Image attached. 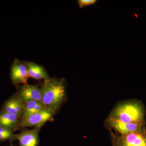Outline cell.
<instances>
[{
    "label": "cell",
    "instance_id": "1",
    "mask_svg": "<svg viewBox=\"0 0 146 146\" xmlns=\"http://www.w3.org/2000/svg\"><path fill=\"white\" fill-rule=\"evenodd\" d=\"M67 82L65 79L50 78L41 85V102L55 114L59 111L68 99Z\"/></svg>",
    "mask_w": 146,
    "mask_h": 146
},
{
    "label": "cell",
    "instance_id": "2",
    "mask_svg": "<svg viewBox=\"0 0 146 146\" xmlns=\"http://www.w3.org/2000/svg\"><path fill=\"white\" fill-rule=\"evenodd\" d=\"M146 115L145 107L143 102L129 99L117 103L108 116L123 123H146Z\"/></svg>",
    "mask_w": 146,
    "mask_h": 146
},
{
    "label": "cell",
    "instance_id": "3",
    "mask_svg": "<svg viewBox=\"0 0 146 146\" xmlns=\"http://www.w3.org/2000/svg\"><path fill=\"white\" fill-rule=\"evenodd\" d=\"M109 133L112 146H146V127L124 135L111 131Z\"/></svg>",
    "mask_w": 146,
    "mask_h": 146
},
{
    "label": "cell",
    "instance_id": "4",
    "mask_svg": "<svg viewBox=\"0 0 146 146\" xmlns=\"http://www.w3.org/2000/svg\"><path fill=\"white\" fill-rule=\"evenodd\" d=\"M55 115L52 111L46 108L27 117L20 119L17 130L26 127L41 129L47 122L52 121Z\"/></svg>",
    "mask_w": 146,
    "mask_h": 146
},
{
    "label": "cell",
    "instance_id": "5",
    "mask_svg": "<svg viewBox=\"0 0 146 146\" xmlns=\"http://www.w3.org/2000/svg\"><path fill=\"white\" fill-rule=\"evenodd\" d=\"M104 125L109 131L124 135L143 129L146 127V123H123L107 116L104 121Z\"/></svg>",
    "mask_w": 146,
    "mask_h": 146
},
{
    "label": "cell",
    "instance_id": "6",
    "mask_svg": "<svg viewBox=\"0 0 146 146\" xmlns=\"http://www.w3.org/2000/svg\"><path fill=\"white\" fill-rule=\"evenodd\" d=\"M10 78L12 84L18 86L28 84L29 78L25 61L15 58L11 65Z\"/></svg>",
    "mask_w": 146,
    "mask_h": 146
},
{
    "label": "cell",
    "instance_id": "7",
    "mask_svg": "<svg viewBox=\"0 0 146 146\" xmlns=\"http://www.w3.org/2000/svg\"><path fill=\"white\" fill-rule=\"evenodd\" d=\"M19 99L25 104L31 101H41L42 96L41 88L38 85L28 84L17 86L15 94Z\"/></svg>",
    "mask_w": 146,
    "mask_h": 146
},
{
    "label": "cell",
    "instance_id": "8",
    "mask_svg": "<svg viewBox=\"0 0 146 146\" xmlns=\"http://www.w3.org/2000/svg\"><path fill=\"white\" fill-rule=\"evenodd\" d=\"M40 129L34 128L33 129L24 130L21 133L16 134V140L18 141L19 146H38Z\"/></svg>",
    "mask_w": 146,
    "mask_h": 146
},
{
    "label": "cell",
    "instance_id": "9",
    "mask_svg": "<svg viewBox=\"0 0 146 146\" xmlns=\"http://www.w3.org/2000/svg\"><path fill=\"white\" fill-rule=\"evenodd\" d=\"M25 108V104L14 94L5 102L1 110L21 117Z\"/></svg>",
    "mask_w": 146,
    "mask_h": 146
},
{
    "label": "cell",
    "instance_id": "10",
    "mask_svg": "<svg viewBox=\"0 0 146 146\" xmlns=\"http://www.w3.org/2000/svg\"><path fill=\"white\" fill-rule=\"evenodd\" d=\"M29 76L36 80H46L50 78L48 72L43 65L33 62L25 61Z\"/></svg>",
    "mask_w": 146,
    "mask_h": 146
},
{
    "label": "cell",
    "instance_id": "11",
    "mask_svg": "<svg viewBox=\"0 0 146 146\" xmlns=\"http://www.w3.org/2000/svg\"><path fill=\"white\" fill-rule=\"evenodd\" d=\"M21 117L17 115L0 110V127L14 132L17 130V126Z\"/></svg>",
    "mask_w": 146,
    "mask_h": 146
},
{
    "label": "cell",
    "instance_id": "12",
    "mask_svg": "<svg viewBox=\"0 0 146 146\" xmlns=\"http://www.w3.org/2000/svg\"><path fill=\"white\" fill-rule=\"evenodd\" d=\"M41 101H31L25 104V110L21 119L26 118L46 109Z\"/></svg>",
    "mask_w": 146,
    "mask_h": 146
},
{
    "label": "cell",
    "instance_id": "13",
    "mask_svg": "<svg viewBox=\"0 0 146 146\" xmlns=\"http://www.w3.org/2000/svg\"><path fill=\"white\" fill-rule=\"evenodd\" d=\"M16 135L11 131L0 127V143L7 141L10 142L15 141Z\"/></svg>",
    "mask_w": 146,
    "mask_h": 146
},
{
    "label": "cell",
    "instance_id": "14",
    "mask_svg": "<svg viewBox=\"0 0 146 146\" xmlns=\"http://www.w3.org/2000/svg\"><path fill=\"white\" fill-rule=\"evenodd\" d=\"M98 1L97 0H78L77 1L79 7L80 8L95 4Z\"/></svg>",
    "mask_w": 146,
    "mask_h": 146
},
{
    "label": "cell",
    "instance_id": "15",
    "mask_svg": "<svg viewBox=\"0 0 146 146\" xmlns=\"http://www.w3.org/2000/svg\"><path fill=\"white\" fill-rule=\"evenodd\" d=\"M9 146H13V145H12V144H11V145H10Z\"/></svg>",
    "mask_w": 146,
    "mask_h": 146
}]
</instances>
